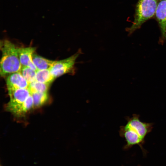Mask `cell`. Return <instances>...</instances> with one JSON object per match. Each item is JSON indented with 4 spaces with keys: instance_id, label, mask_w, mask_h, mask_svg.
Segmentation results:
<instances>
[{
    "instance_id": "8",
    "label": "cell",
    "mask_w": 166,
    "mask_h": 166,
    "mask_svg": "<svg viewBox=\"0 0 166 166\" xmlns=\"http://www.w3.org/2000/svg\"><path fill=\"white\" fill-rule=\"evenodd\" d=\"M35 50L34 47H31L18 48V57L22 66L29 67L37 70L32 60V56Z\"/></svg>"
},
{
    "instance_id": "9",
    "label": "cell",
    "mask_w": 166,
    "mask_h": 166,
    "mask_svg": "<svg viewBox=\"0 0 166 166\" xmlns=\"http://www.w3.org/2000/svg\"><path fill=\"white\" fill-rule=\"evenodd\" d=\"M33 61L37 70L50 69L54 64L55 61L49 60L34 53Z\"/></svg>"
},
{
    "instance_id": "2",
    "label": "cell",
    "mask_w": 166,
    "mask_h": 166,
    "mask_svg": "<svg viewBox=\"0 0 166 166\" xmlns=\"http://www.w3.org/2000/svg\"><path fill=\"white\" fill-rule=\"evenodd\" d=\"M2 57L0 61L1 75L20 72L22 67L18 53V48L10 41L5 40L1 42Z\"/></svg>"
},
{
    "instance_id": "3",
    "label": "cell",
    "mask_w": 166,
    "mask_h": 166,
    "mask_svg": "<svg viewBox=\"0 0 166 166\" xmlns=\"http://www.w3.org/2000/svg\"><path fill=\"white\" fill-rule=\"evenodd\" d=\"M159 0H138L136 5L134 20L131 26L126 29L131 34L150 19L154 17Z\"/></svg>"
},
{
    "instance_id": "12",
    "label": "cell",
    "mask_w": 166,
    "mask_h": 166,
    "mask_svg": "<svg viewBox=\"0 0 166 166\" xmlns=\"http://www.w3.org/2000/svg\"><path fill=\"white\" fill-rule=\"evenodd\" d=\"M20 72L29 84L36 80V71L31 68L22 66Z\"/></svg>"
},
{
    "instance_id": "4",
    "label": "cell",
    "mask_w": 166,
    "mask_h": 166,
    "mask_svg": "<svg viewBox=\"0 0 166 166\" xmlns=\"http://www.w3.org/2000/svg\"><path fill=\"white\" fill-rule=\"evenodd\" d=\"M81 53V50L79 49L75 53L67 58L55 61L53 66L49 69L54 78L67 73L74 74L76 61Z\"/></svg>"
},
{
    "instance_id": "10",
    "label": "cell",
    "mask_w": 166,
    "mask_h": 166,
    "mask_svg": "<svg viewBox=\"0 0 166 166\" xmlns=\"http://www.w3.org/2000/svg\"><path fill=\"white\" fill-rule=\"evenodd\" d=\"M55 79L49 69L36 71V80L38 82L49 85Z\"/></svg>"
},
{
    "instance_id": "5",
    "label": "cell",
    "mask_w": 166,
    "mask_h": 166,
    "mask_svg": "<svg viewBox=\"0 0 166 166\" xmlns=\"http://www.w3.org/2000/svg\"><path fill=\"white\" fill-rule=\"evenodd\" d=\"M10 101L7 109L15 115L17 114L22 103L31 94L28 88L8 90Z\"/></svg>"
},
{
    "instance_id": "14",
    "label": "cell",
    "mask_w": 166,
    "mask_h": 166,
    "mask_svg": "<svg viewBox=\"0 0 166 166\" xmlns=\"http://www.w3.org/2000/svg\"><path fill=\"white\" fill-rule=\"evenodd\" d=\"M34 106L33 97L31 94L22 104L18 111L17 116L24 114Z\"/></svg>"
},
{
    "instance_id": "1",
    "label": "cell",
    "mask_w": 166,
    "mask_h": 166,
    "mask_svg": "<svg viewBox=\"0 0 166 166\" xmlns=\"http://www.w3.org/2000/svg\"><path fill=\"white\" fill-rule=\"evenodd\" d=\"M139 115L133 114L132 117H127L126 124L121 127L119 133L121 136L125 139L126 144L124 147V150L128 149L134 145H139L143 153L146 151L143 145L145 143V139L148 134L150 132L153 128L154 124L141 121Z\"/></svg>"
},
{
    "instance_id": "13",
    "label": "cell",
    "mask_w": 166,
    "mask_h": 166,
    "mask_svg": "<svg viewBox=\"0 0 166 166\" xmlns=\"http://www.w3.org/2000/svg\"><path fill=\"white\" fill-rule=\"evenodd\" d=\"M34 101V106L38 107L44 104L48 98L47 92L36 93L31 94Z\"/></svg>"
},
{
    "instance_id": "6",
    "label": "cell",
    "mask_w": 166,
    "mask_h": 166,
    "mask_svg": "<svg viewBox=\"0 0 166 166\" xmlns=\"http://www.w3.org/2000/svg\"><path fill=\"white\" fill-rule=\"evenodd\" d=\"M154 17L159 27L162 40L166 41V0H159Z\"/></svg>"
},
{
    "instance_id": "11",
    "label": "cell",
    "mask_w": 166,
    "mask_h": 166,
    "mask_svg": "<svg viewBox=\"0 0 166 166\" xmlns=\"http://www.w3.org/2000/svg\"><path fill=\"white\" fill-rule=\"evenodd\" d=\"M49 85L36 80L29 84L28 89L31 94L36 93L47 92Z\"/></svg>"
},
{
    "instance_id": "7",
    "label": "cell",
    "mask_w": 166,
    "mask_h": 166,
    "mask_svg": "<svg viewBox=\"0 0 166 166\" xmlns=\"http://www.w3.org/2000/svg\"><path fill=\"white\" fill-rule=\"evenodd\" d=\"M8 90L18 89L27 88L29 83L20 72L12 73L6 79Z\"/></svg>"
}]
</instances>
